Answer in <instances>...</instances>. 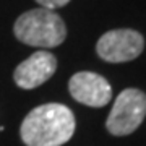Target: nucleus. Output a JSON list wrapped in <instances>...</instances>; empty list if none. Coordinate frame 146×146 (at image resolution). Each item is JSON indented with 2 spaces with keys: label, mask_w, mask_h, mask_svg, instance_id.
<instances>
[{
  "label": "nucleus",
  "mask_w": 146,
  "mask_h": 146,
  "mask_svg": "<svg viewBox=\"0 0 146 146\" xmlns=\"http://www.w3.org/2000/svg\"><path fill=\"white\" fill-rule=\"evenodd\" d=\"M75 115L67 106L50 102L37 106L23 119L21 140L26 146H62L75 133Z\"/></svg>",
  "instance_id": "obj_1"
},
{
  "label": "nucleus",
  "mask_w": 146,
  "mask_h": 146,
  "mask_svg": "<svg viewBox=\"0 0 146 146\" xmlns=\"http://www.w3.org/2000/svg\"><path fill=\"white\" fill-rule=\"evenodd\" d=\"M16 39L26 46L52 49L67 37V28L54 10L37 7L23 13L13 26Z\"/></svg>",
  "instance_id": "obj_2"
},
{
  "label": "nucleus",
  "mask_w": 146,
  "mask_h": 146,
  "mask_svg": "<svg viewBox=\"0 0 146 146\" xmlns=\"http://www.w3.org/2000/svg\"><path fill=\"white\" fill-rule=\"evenodd\" d=\"M146 117V94L136 88H127L117 96L106 128L115 136L130 135L141 125Z\"/></svg>",
  "instance_id": "obj_3"
},
{
  "label": "nucleus",
  "mask_w": 146,
  "mask_h": 146,
  "mask_svg": "<svg viewBox=\"0 0 146 146\" xmlns=\"http://www.w3.org/2000/svg\"><path fill=\"white\" fill-rule=\"evenodd\" d=\"M145 39L135 29H112L99 37L96 52L109 63H123L143 52Z\"/></svg>",
  "instance_id": "obj_4"
},
{
  "label": "nucleus",
  "mask_w": 146,
  "mask_h": 146,
  "mask_svg": "<svg viewBox=\"0 0 146 146\" xmlns=\"http://www.w3.org/2000/svg\"><path fill=\"white\" fill-rule=\"evenodd\" d=\"M68 91L75 101L89 107H102L112 99L109 81L93 72H78L68 81Z\"/></svg>",
  "instance_id": "obj_5"
},
{
  "label": "nucleus",
  "mask_w": 146,
  "mask_h": 146,
  "mask_svg": "<svg viewBox=\"0 0 146 146\" xmlns=\"http://www.w3.org/2000/svg\"><path fill=\"white\" fill-rule=\"evenodd\" d=\"M57 58L47 50H37L16 67L13 80L21 89H34L55 73Z\"/></svg>",
  "instance_id": "obj_6"
},
{
  "label": "nucleus",
  "mask_w": 146,
  "mask_h": 146,
  "mask_svg": "<svg viewBox=\"0 0 146 146\" xmlns=\"http://www.w3.org/2000/svg\"><path fill=\"white\" fill-rule=\"evenodd\" d=\"M39 7H44V8H49V10H55V8H60V7H65L70 2V0H36Z\"/></svg>",
  "instance_id": "obj_7"
}]
</instances>
